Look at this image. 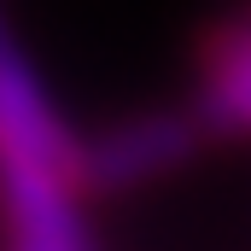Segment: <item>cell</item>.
<instances>
[{
  "label": "cell",
  "mask_w": 251,
  "mask_h": 251,
  "mask_svg": "<svg viewBox=\"0 0 251 251\" xmlns=\"http://www.w3.org/2000/svg\"><path fill=\"white\" fill-rule=\"evenodd\" d=\"M204 123L193 111H140L82 140V199L94 193H128L158 176H176L199 152Z\"/></svg>",
  "instance_id": "cell-1"
},
{
  "label": "cell",
  "mask_w": 251,
  "mask_h": 251,
  "mask_svg": "<svg viewBox=\"0 0 251 251\" xmlns=\"http://www.w3.org/2000/svg\"><path fill=\"white\" fill-rule=\"evenodd\" d=\"M193 59H199L193 117L204 123V134L251 140V18H228L204 29Z\"/></svg>",
  "instance_id": "cell-2"
}]
</instances>
